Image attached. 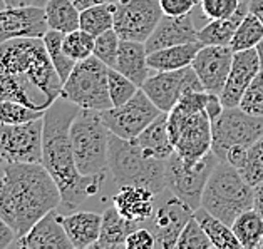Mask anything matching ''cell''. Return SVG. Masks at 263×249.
Returning <instances> with one entry per match:
<instances>
[{"label": "cell", "instance_id": "1", "mask_svg": "<svg viewBox=\"0 0 263 249\" xmlns=\"http://www.w3.org/2000/svg\"><path fill=\"white\" fill-rule=\"evenodd\" d=\"M62 84L42 39L0 44V100L46 111L61 97Z\"/></svg>", "mask_w": 263, "mask_h": 249}, {"label": "cell", "instance_id": "2", "mask_svg": "<svg viewBox=\"0 0 263 249\" xmlns=\"http://www.w3.org/2000/svg\"><path fill=\"white\" fill-rule=\"evenodd\" d=\"M81 107L74 102L59 97L44 112L42 164L59 186L62 204L76 209L91 196L101 191L106 172L86 176L78 169L70 140V124Z\"/></svg>", "mask_w": 263, "mask_h": 249}, {"label": "cell", "instance_id": "3", "mask_svg": "<svg viewBox=\"0 0 263 249\" xmlns=\"http://www.w3.org/2000/svg\"><path fill=\"white\" fill-rule=\"evenodd\" d=\"M62 204L59 186L42 162H9L0 176V216L17 238Z\"/></svg>", "mask_w": 263, "mask_h": 249}, {"label": "cell", "instance_id": "4", "mask_svg": "<svg viewBox=\"0 0 263 249\" xmlns=\"http://www.w3.org/2000/svg\"><path fill=\"white\" fill-rule=\"evenodd\" d=\"M210 92H190L179 99L168 112V129L175 152L188 168L195 165L211 152L213 134L206 112Z\"/></svg>", "mask_w": 263, "mask_h": 249}, {"label": "cell", "instance_id": "5", "mask_svg": "<svg viewBox=\"0 0 263 249\" xmlns=\"http://www.w3.org/2000/svg\"><path fill=\"white\" fill-rule=\"evenodd\" d=\"M107 165L119 188H146L155 196L166 191V161L146 154L136 139L109 134Z\"/></svg>", "mask_w": 263, "mask_h": 249}, {"label": "cell", "instance_id": "6", "mask_svg": "<svg viewBox=\"0 0 263 249\" xmlns=\"http://www.w3.org/2000/svg\"><path fill=\"white\" fill-rule=\"evenodd\" d=\"M253 186L227 161H218L201 196V206L210 214L232 226L241 213L253 208Z\"/></svg>", "mask_w": 263, "mask_h": 249}, {"label": "cell", "instance_id": "7", "mask_svg": "<svg viewBox=\"0 0 263 249\" xmlns=\"http://www.w3.org/2000/svg\"><path fill=\"white\" fill-rule=\"evenodd\" d=\"M109 134L99 111L81 109L70 124V140L78 169L86 176L109 169Z\"/></svg>", "mask_w": 263, "mask_h": 249}, {"label": "cell", "instance_id": "8", "mask_svg": "<svg viewBox=\"0 0 263 249\" xmlns=\"http://www.w3.org/2000/svg\"><path fill=\"white\" fill-rule=\"evenodd\" d=\"M109 67L96 55L76 64L67 80L62 84L61 97L78 104L81 109L106 111L112 107L107 86Z\"/></svg>", "mask_w": 263, "mask_h": 249}, {"label": "cell", "instance_id": "9", "mask_svg": "<svg viewBox=\"0 0 263 249\" xmlns=\"http://www.w3.org/2000/svg\"><path fill=\"white\" fill-rule=\"evenodd\" d=\"M213 144L211 151L220 161H224L233 148H250L263 136V117L252 116L240 107H224L215 120H211Z\"/></svg>", "mask_w": 263, "mask_h": 249}, {"label": "cell", "instance_id": "10", "mask_svg": "<svg viewBox=\"0 0 263 249\" xmlns=\"http://www.w3.org/2000/svg\"><path fill=\"white\" fill-rule=\"evenodd\" d=\"M218 156L213 151L206 154L195 168L184 165L176 152L166 159V189L184 201L195 211L201 206V196L211 171L218 164Z\"/></svg>", "mask_w": 263, "mask_h": 249}, {"label": "cell", "instance_id": "11", "mask_svg": "<svg viewBox=\"0 0 263 249\" xmlns=\"http://www.w3.org/2000/svg\"><path fill=\"white\" fill-rule=\"evenodd\" d=\"M44 117L24 124L0 122V159L9 162H42Z\"/></svg>", "mask_w": 263, "mask_h": 249}, {"label": "cell", "instance_id": "12", "mask_svg": "<svg viewBox=\"0 0 263 249\" xmlns=\"http://www.w3.org/2000/svg\"><path fill=\"white\" fill-rule=\"evenodd\" d=\"M141 89L161 112H170L186 94L204 91L201 80L198 79L191 66L151 74Z\"/></svg>", "mask_w": 263, "mask_h": 249}, {"label": "cell", "instance_id": "13", "mask_svg": "<svg viewBox=\"0 0 263 249\" xmlns=\"http://www.w3.org/2000/svg\"><path fill=\"white\" fill-rule=\"evenodd\" d=\"M161 111L158 109L143 89H139L133 99L123 106H112L102 111L101 116L107 129L123 139H136Z\"/></svg>", "mask_w": 263, "mask_h": 249}, {"label": "cell", "instance_id": "14", "mask_svg": "<svg viewBox=\"0 0 263 249\" xmlns=\"http://www.w3.org/2000/svg\"><path fill=\"white\" fill-rule=\"evenodd\" d=\"M159 0H127L114 10V30L123 40L146 42L163 18Z\"/></svg>", "mask_w": 263, "mask_h": 249}, {"label": "cell", "instance_id": "15", "mask_svg": "<svg viewBox=\"0 0 263 249\" xmlns=\"http://www.w3.org/2000/svg\"><path fill=\"white\" fill-rule=\"evenodd\" d=\"M195 209L190 208L188 204L173 193H170L168 197H164L161 204L155 208V213L151 216V233L155 234L156 247L159 249L176 247L179 234H181L186 222L191 219Z\"/></svg>", "mask_w": 263, "mask_h": 249}, {"label": "cell", "instance_id": "16", "mask_svg": "<svg viewBox=\"0 0 263 249\" xmlns=\"http://www.w3.org/2000/svg\"><path fill=\"white\" fill-rule=\"evenodd\" d=\"M49 25L41 5L5 7L0 10V44L12 39H42Z\"/></svg>", "mask_w": 263, "mask_h": 249}, {"label": "cell", "instance_id": "17", "mask_svg": "<svg viewBox=\"0 0 263 249\" xmlns=\"http://www.w3.org/2000/svg\"><path fill=\"white\" fill-rule=\"evenodd\" d=\"M233 62L232 47L203 46L195 55L191 67L195 69L198 79L201 80L204 91L220 95L227 84L230 69Z\"/></svg>", "mask_w": 263, "mask_h": 249}, {"label": "cell", "instance_id": "18", "mask_svg": "<svg viewBox=\"0 0 263 249\" xmlns=\"http://www.w3.org/2000/svg\"><path fill=\"white\" fill-rule=\"evenodd\" d=\"M261 70L256 49L233 52V62L230 69L227 84L220 94V99L224 107H238L243 94L252 84L255 75Z\"/></svg>", "mask_w": 263, "mask_h": 249}, {"label": "cell", "instance_id": "19", "mask_svg": "<svg viewBox=\"0 0 263 249\" xmlns=\"http://www.w3.org/2000/svg\"><path fill=\"white\" fill-rule=\"evenodd\" d=\"M198 40V29L195 25L193 14L184 15H163V18L153 30L149 39L144 42L147 54L155 52L158 49L181 46V44H190Z\"/></svg>", "mask_w": 263, "mask_h": 249}, {"label": "cell", "instance_id": "20", "mask_svg": "<svg viewBox=\"0 0 263 249\" xmlns=\"http://www.w3.org/2000/svg\"><path fill=\"white\" fill-rule=\"evenodd\" d=\"M12 246L18 249H70L72 242L67 238L66 229L62 226L61 214L54 209L41 221H37L24 236L17 238Z\"/></svg>", "mask_w": 263, "mask_h": 249}, {"label": "cell", "instance_id": "21", "mask_svg": "<svg viewBox=\"0 0 263 249\" xmlns=\"http://www.w3.org/2000/svg\"><path fill=\"white\" fill-rule=\"evenodd\" d=\"M62 226L74 249L94 247L99 239L102 214L91 211H76L69 216H61Z\"/></svg>", "mask_w": 263, "mask_h": 249}, {"label": "cell", "instance_id": "22", "mask_svg": "<svg viewBox=\"0 0 263 249\" xmlns=\"http://www.w3.org/2000/svg\"><path fill=\"white\" fill-rule=\"evenodd\" d=\"M155 194L149 189L139 186H123L112 197V206L126 219L144 222L155 213Z\"/></svg>", "mask_w": 263, "mask_h": 249}, {"label": "cell", "instance_id": "23", "mask_svg": "<svg viewBox=\"0 0 263 249\" xmlns=\"http://www.w3.org/2000/svg\"><path fill=\"white\" fill-rule=\"evenodd\" d=\"M114 69L131 79L138 87H143L146 79L149 77V66H147V50L144 42L123 40L119 44L118 60Z\"/></svg>", "mask_w": 263, "mask_h": 249}, {"label": "cell", "instance_id": "24", "mask_svg": "<svg viewBox=\"0 0 263 249\" xmlns=\"http://www.w3.org/2000/svg\"><path fill=\"white\" fill-rule=\"evenodd\" d=\"M141 222L129 221L119 214L116 208H107L102 213V224L98 242L94 244L96 249H118L126 247V241L133 231H136Z\"/></svg>", "mask_w": 263, "mask_h": 249}, {"label": "cell", "instance_id": "25", "mask_svg": "<svg viewBox=\"0 0 263 249\" xmlns=\"http://www.w3.org/2000/svg\"><path fill=\"white\" fill-rule=\"evenodd\" d=\"M136 142L143 148L146 154L166 161L175 152V146L171 142V136L168 129V112L159 114L136 137Z\"/></svg>", "mask_w": 263, "mask_h": 249}, {"label": "cell", "instance_id": "26", "mask_svg": "<svg viewBox=\"0 0 263 249\" xmlns=\"http://www.w3.org/2000/svg\"><path fill=\"white\" fill-rule=\"evenodd\" d=\"M203 47L200 40L181 44V46H171L164 49H158L155 52L147 54V66L155 72H164V70H178L191 66L198 50Z\"/></svg>", "mask_w": 263, "mask_h": 249}, {"label": "cell", "instance_id": "27", "mask_svg": "<svg viewBox=\"0 0 263 249\" xmlns=\"http://www.w3.org/2000/svg\"><path fill=\"white\" fill-rule=\"evenodd\" d=\"M248 12V0H241V5L238 12L230 18H215L210 20L204 27L198 30V40L203 46H223L230 47L232 39L235 35L236 27L240 25L241 18L247 15Z\"/></svg>", "mask_w": 263, "mask_h": 249}, {"label": "cell", "instance_id": "28", "mask_svg": "<svg viewBox=\"0 0 263 249\" xmlns=\"http://www.w3.org/2000/svg\"><path fill=\"white\" fill-rule=\"evenodd\" d=\"M44 10L50 30L69 34L81 29V10L72 0H47Z\"/></svg>", "mask_w": 263, "mask_h": 249}, {"label": "cell", "instance_id": "29", "mask_svg": "<svg viewBox=\"0 0 263 249\" xmlns=\"http://www.w3.org/2000/svg\"><path fill=\"white\" fill-rule=\"evenodd\" d=\"M195 218L204 229L215 249H243L240 241L236 239L232 226L218 219L216 216L210 214L206 209L198 208L195 211Z\"/></svg>", "mask_w": 263, "mask_h": 249}, {"label": "cell", "instance_id": "30", "mask_svg": "<svg viewBox=\"0 0 263 249\" xmlns=\"http://www.w3.org/2000/svg\"><path fill=\"white\" fill-rule=\"evenodd\" d=\"M232 229L243 249H258L263 239V218L253 208L241 213L232 224Z\"/></svg>", "mask_w": 263, "mask_h": 249}, {"label": "cell", "instance_id": "31", "mask_svg": "<svg viewBox=\"0 0 263 249\" xmlns=\"http://www.w3.org/2000/svg\"><path fill=\"white\" fill-rule=\"evenodd\" d=\"M114 10L116 5L111 2L98 4L81 10V29L94 37L114 29Z\"/></svg>", "mask_w": 263, "mask_h": 249}, {"label": "cell", "instance_id": "32", "mask_svg": "<svg viewBox=\"0 0 263 249\" xmlns=\"http://www.w3.org/2000/svg\"><path fill=\"white\" fill-rule=\"evenodd\" d=\"M261 39H263V24L248 10L247 15L241 18L240 25L236 27L230 47H232L233 52L250 50L258 46Z\"/></svg>", "mask_w": 263, "mask_h": 249}, {"label": "cell", "instance_id": "33", "mask_svg": "<svg viewBox=\"0 0 263 249\" xmlns=\"http://www.w3.org/2000/svg\"><path fill=\"white\" fill-rule=\"evenodd\" d=\"M62 39H64L62 32L50 30V29L47 30V34L42 37L44 44H46L47 54H49L50 60H52V64H54L57 74H59V77L62 79V82H66L78 62L72 60L66 52H64Z\"/></svg>", "mask_w": 263, "mask_h": 249}, {"label": "cell", "instance_id": "34", "mask_svg": "<svg viewBox=\"0 0 263 249\" xmlns=\"http://www.w3.org/2000/svg\"><path fill=\"white\" fill-rule=\"evenodd\" d=\"M94 44H96V37L82 29L64 34L62 39L64 52L76 62H81L87 59V57L94 55Z\"/></svg>", "mask_w": 263, "mask_h": 249}, {"label": "cell", "instance_id": "35", "mask_svg": "<svg viewBox=\"0 0 263 249\" xmlns=\"http://www.w3.org/2000/svg\"><path fill=\"white\" fill-rule=\"evenodd\" d=\"M241 176L250 186H258L263 182V136H260L247 151V159L241 165Z\"/></svg>", "mask_w": 263, "mask_h": 249}, {"label": "cell", "instance_id": "36", "mask_svg": "<svg viewBox=\"0 0 263 249\" xmlns=\"http://www.w3.org/2000/svg\"><path fill=\"white\" fill-rule=\"evenodd\" d=\"M107 86H109V95H111L112 106L126 104L141 89L131 79H127L124 74H121L119 70L111 67H109V74H107Z\"/></svg>", "mask_w": 263, "mask_h": 249}, {"label": "cell", "instance_id": "37", "mask_svg": "<svg viewBox=\"0 0 263 249\" xmlns=\"http://www.w3.org/2000/svg\"><path fill=\"white\" fill-rule=\"evenodd\" d=\"M46 111H37L17 100H0V122L2 124H24L34 119L44 117Z\"/></svg>", "mask_w": 263, "mask_h": 249}, {"label": "cell", "instance_id": "38", "mask_svg": "<svg viewBox=\"0 0 263 249\" xmlns=\"http://www.w3.org/2000/svg\"><path fill=\"white\" fill-rule=\"evenodd\" d=\"M210 238L204 233V229L195 218V214L191 216V219L186 222L184 229L181 231L176 242V249H211Z\"/></svg>", "mask_w": 263, "mask_h": 249}, {"label": "cell", "instance_id": "39", "mask_svg": "<svg viewBox=\"0 0 263 249\" xmlns=\"http://www.w3.org/2000/svg\"><path fill=\"white\" fill-rule=\"evenodd\" d=\"M119 44H121V37L118 35V32L111 29L96 37V44H94V55L98 57L99 60H102L107 67L114 69L118 60V52H119Z\"/></svg>", "mask_w": 263, "mask_h": 249}, {"label": "cell", "instance_id": "40", "mask_svg": "<svg viewBox=\"0 0 263 249\" xmlns=\"http://www.w3.org/2000/svg\"><path fill=\"white\" fill-rule=\"evenodd\" d=\"M240 109L252 114V116H261L263 117V70H260L252 80V84L243 94L240 100Z\"/></svg>", "mask_w": 263, "mask_h": 249}, {"label": "cell", "instance_id": "41", "mask_svg": "<svg viewBox=\"0 0 263 249\" xmlns=\"http://www.w3.org/2000/svg\"><path fill=\"white\" fill-rule=\"evenodd\" d=\"M241 0H201L200 7L208 20L215 18H230L238 12Z\"/></svg>", "mask_w": 263, "mask_h": 249}, {"label": "cell", "instance_id": "42", "mask_svg": "<svg viewBox=\"0 0 263 249\" xmlns=\"http://www.w3.org/2000/svg\"><path fill=\"white\" fill-rule=\"evenodd\" d=\"M127 249H155L156 247V239L155 234L151 233V229L146 227H138L136 231L129 234V238L126 241Z\"/></svg>", "mask_w": 263, "mask_h": 249}, {"label": "cell", "instance_id": "43", "mask_svg": "<svg viewBox=\"0 0 263 249\" xmlns=\"http://www.w3.org/2000/svg\"><path fill=\"white\" fill-rule=\"evenodd\" d=\"M201 0H159L161 9L166 15H184L193 12V9Z\"/></svg>", "mask_w": 263, "mask_h": 249}, {"label": "cell", "instance_id": "44", "mask_svg": "<svg viewBox=\"0 0 263 249\" xmlns=\"http://www.w3.org/2000/svg\"><path fill=\"white\" fill-rule=\"evenodd\" d=\"M17 233L7 221L0 216V249H7L15 242Z\"/></svg>", "mask_w": 263, "mask_h": 249}, {"label": "cell", "instance_id": "45", "mask_svg": "<svg viewBox=\"0 0 263 249\" xmlns=\"http://www.w3.org/2000/svg\"><path fill=\"white\" fill-rule=\"evenodd\" d=\"M253 209L263 218V182L253 188Z\"/></svg>", "mask_w": 263, "mask_h": 249}, {"label": "cell", "instance_id": "46", "mask_svg": "<svg viewBox=\"0 0 263 249\" xmlns=\"http://www.w3.org/2000/svg\"><path fill=\"white\" fill-rule=\"evenodd\" d=\"M248 10L263 24V0H248Z\"/></svg>", "mask_w": 263, "mask_h": 249}, {"label": "cell", "instance_id": "47", "mask_svg": "<svg viewBox=\"0 0 263 249\" xmlns=\"http://www.w3.org/2000/svg\"><path fill=\"white\" fill-rule=\"evenodd\" d=\"M74 5L78 7L79 10H84V9H89L92 7V5H98V4H104L107 0H72Z\"/></svg>", "mask_w": 263, "mask_h": 249}, {"label": "cell", "instance_id": "48", "mask_svg": "<svg viewBox=\"0 0 263 249\" xmlns=\"http://www.w3.org/2000/svg\"><path fill=\"white\" fill-rule=\"evenodd\" d=\"M7 7H24V5H35V0H5Z\"/></svg>", "mask_w": 263, "mask_h": 249}, {"label": "cell", "instance_id": "49", "mask_svg": "<svg viewBox=\"0 0 263 249\" xmlns=\"http://www.w3.org/2000/svg\"><path fill=\"white\" fill-rule=\"evenodd\" d=\"M255 49H256V54H258L260 67H261V70H263V39H261V42H260V44H258V46H256Z\"/></svg>", "mask_w": 263, "mask_h": 249}, {"label": "cell", "instance_id": "50", "mask_svg": "<svg viewBox=\"0 0 263 249\" xmlns=\"http://www.w3.org/2000/svg\"><path fill=\"white\" fill-rule=\"evenodd\" d=\"M107 2H111L114 5H118V4H123V2H127V0H107Z\"/></svg>", "mask_w": 263, "mask_h": 249}, {"label": "cell", "instance_id": "51", "mask_svg": "<svg viewBox=\"0 0 263 249\" xmlns=\"http://www.w3.org/2000/svg\"><path fill=\"white\" fill-rule=\"evenodd\" d=\"M46 2H47V0H35V5H41V7H44Z\"/></svg>", "mask_w": 263, "mask_h": 249}, {"label": "cell", "instance_id": "52", "mask_svg": "<svg viewBox=\"0 0 263 249\" xmlns=\"http://www.w3.org/2000/svg\"><path fill=\"white\" fill-rule=\"evenodd\" d=\"M5 7H7V4H5V0H0V10L5 9Z\"/></svg>", "mask_w": 263, "mask_h": 249}, {"label": "cell", "instance_id": "53", "mask_svg": "<svg viewBox=\"0 0 263 249\" xmlns=\"http://www.w3.org/2000/svg\"><path fill=\"white\" fill-rule=\"evenodd\" d=\"M258 249H263V239H261V242H260V246H258Z\"/></svg>", "mask_w": 263, "mask_h": 249}, {"label": "cell", "instance_id": "54", "mask_svg": "<svg viewBox=\"0 0 263 249\" xmlns=\"http://www.w3.org/2000/svg\"><path fill=\"white\" fill-rule=\"evenodd\" d=\"M0 161H2V159H0Z\"/></svg>", "mask_w": 263, "mask_h": 249}]
</instances>
